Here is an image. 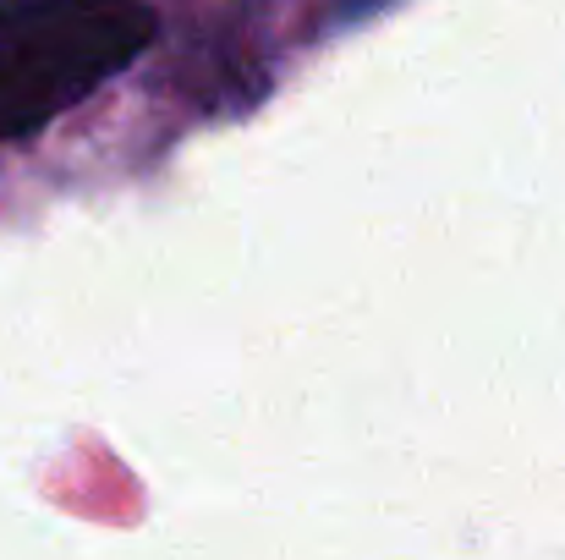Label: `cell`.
Returning a JSON list of instances; mask_svg holds the SVG:
<instances>
[{
	"label": "cell",
	"instance_id": "1",
	"mask_svg": "<svg viewBox=\"0 0 565 560\" xmlns=\"http://www.w3.org/2000/svg\"><path fill=\"white\" fill-rule=\"evenodd\" d=\"M160 33L149 0H0V144L44 133Z\"/></svg>",
	"mask_w": 565,
	"mask_h": 560
}]
</instances>
